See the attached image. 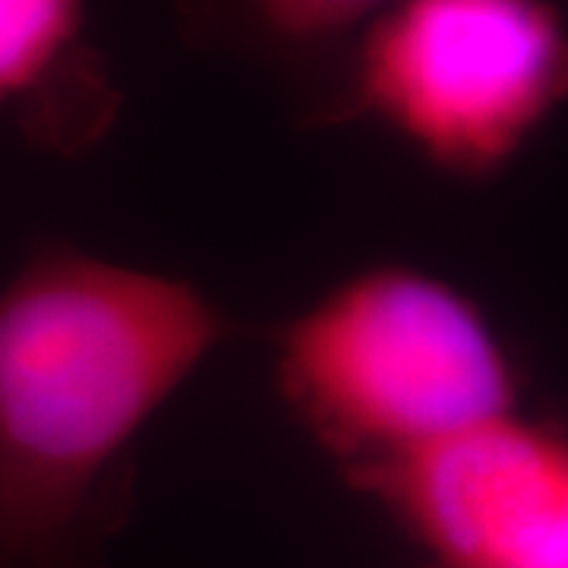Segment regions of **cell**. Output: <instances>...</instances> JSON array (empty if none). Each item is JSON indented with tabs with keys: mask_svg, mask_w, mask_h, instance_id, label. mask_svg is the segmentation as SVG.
Instances as JSON below:
<instances>
[{
	"mask_svg": "<svg viewBox=\"0 0 568 568\" xmlns=\"http://www.w3.org/2000/svg\"><path fill=\"white\" fill-rule=\"evenodd\" d=\"M227 335L186 278L26 253L0 287V568H111L142 429Z\"/></svg>",
	"mask_w": 568,
	"mask_h": 568,
	"instance_id": "cell-1",
	"label": "cell"
},
{
	"mask_svg": "<svg viewBox=\"0 0 568 568\" xmlns=\"http://www.w3.org/2000/svg\"><path fill=\"white\" fill-rule=\"evenodd\" d=\"M414 547L420 568H568V439L511 410L345 474Z\"/></svg>",
	"mask_w": 568,
	"mask_h": 568,
	"instance_id": "cell-4",
	"label": "cell"
},
{
	"mask_svg": "<svg viewBox=\"0 0 568 568\" xmlns=\"http://www.w3.org/2000/svg\"><path fill=\"white\" fill-rule=\"evenodd\" d=\"M392 0H178L183 39L272 70L316 123L351 44Z\"/></svg>",
	"mask_w": 568,
	"mask_h": 568,
	"instance_id": "cell-6",
	"label": "cell"
},
{
	"mask_svg": "<svg viewBox=\"0 0 568 568\" xmlns=\"http://www.w3.org/2000/svg\"><path fill=\"white\" fill-rule=\"evenodd\" d=\"M566 95L556 0H392L351 44L316 123H376L448 178L484 181Z\"/></svg>",
	"mask_w": 568,
	"mask_h": 568,
	"instance_id": "cell-3",
	"label": "cell"
},
{
	"mask_svg": "<svg viewBox=\"0 0 568 568\" xmlns=\"http://www.w3.org/2000/svg\"><path fill=\"white\" fill-rule=\"evenodd\" d=\"M284 407L345 477L521 410V373L484 306L405 263L351 272L278 332Z\"/></svg>",
	"mask_w": 568,
	"mask_h": 568,
	"instance_id": "cell-2",
	"label": "cell"
},
{
	"mask_svg": "<svg viewBox=\"0 0 568 568\" xmlns=\"http://www.w3.org/2000/svg\"><path fill=\"white\" fill-rule=\"evenodd\" d=\"M121 102L89 32V0H0V114L26 140L80 155L104 140Z\"/></svg>",
	"mask_w": 568,
	"mask_h": 568,
	"instance_id": "cell-5",
	"label": "cell"
}]
</instances>
